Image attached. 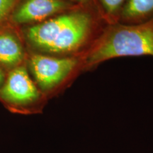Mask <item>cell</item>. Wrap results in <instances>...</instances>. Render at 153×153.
Returning <instances> with one entry per match:
<instances>
[{"instance_id":"52a82bcc","label":"cell","mask_w":153,"mask_h":153,"mask_svg":"<svg viewBox=\"0 0 153 153\" xmlns=\"http://www.w3.org/2000/svg\"><path fill=\"white\" fill-rule=\"evenodd\" d=\"M153 19V0H126L118 23L139 24Z\"/></svg>"},{"instance_id":"277c9868","label":"cell","mask_w":153,"mask_h":153,"mask_svg":"<svg viewBox=\"0 0 153 153\" xmlns=\"http://www.w3.org/2000/svg\"><path fill=\"white\" fill-rule=\"evenodd\" d=\"M0 101L11 112L30 115L41 114L48 99L30 76L26 62L9 71L0 88Z\"/></svg>"},{"instance_id":"5b68a950","label":"cell","mask_w":153,"mask_h":153,"mask_svg":"<svg viewBox=\"0 0 153 153\" xmlns=\"http://www.w3.org/2000/svg\"><path fill=\"white\" fill-rule=\"evenodd\" d=\"M65 0H20L9 20L16 26H31L78 7Z\"/></svg>"},{"instance_id":"8992f818","label":"cell","mask_w":153,"mask_h":153,"mask_svg":"<svg viewBox=\"0 0 153 153\" xmlns=\"http://www.w3.org/2000/svg\"><path fill=\"white\" fill-rule=\"evenodd\" d=\"M24 44L16 32L0 30V67L9 71L26 62Z\"/></svg>"},{"instance_id":"8fae6325","label":"cell","mask_w":153,"mask_h":153,"mask_svg":"<svg viewBox=\"0 0 153 153\" xmlns=\"http://www.w3.org/2000/svg\"><path fill=\"white\" fill-rule=\"evenodd\" d=\"M5 80V74L3 71V69L0 67V88L3 85Z\"/></svg>"},{"instance_id":"30bf717a","label":"cell","mask_w":153,"mask_h":153,"mask_svg":"<svg viewBox=\"0 0 153 153\" xmlns=\"http://www.w3.org/2000/svg\"><path fill=\"white\" fill-rule=\"evenodd\" d=\"M65 1H70L78 5H93L92 0H65Z\"/></svg>"},{"instance_id":"3957f363","label":"cell","mask_w":153,"mask_h":153,"mask_svg":"<svg viewBox=\"0 0 153 153\" xmlns=\"http://www.w3.org/2000/svg\"><path fill=\"white\" fill-rule=\"evenodd\" d=\"M26 65L48 100L65 90L83 73L81 56L57 57L29 52Z\"/></svg>"},{"instance_id":"ba28073f","label":"cell","mask_w":153,"mask_h":153,"mask_svg":"<svg viewBox=\"0 0 153 153\" xmlns=\"http://www.w3.org/2000/svg\"><path fill=\"white\" fill-rule=\"evenodd\" d=\"M126 0H92L96 11L106 25L118 23L122 7Z\"/></svg>"},{"instance_id":"7a4b0ae2","label":"cell","mask_w":153,"mask_h":153,"mask_svg":"<svg viewBox=\"0 0 153 153\" xmlns=\"http://www.w3.org/2000/svg\"><path fill=\"white\" fill-rule=\"evenodd\" d=\"M153 57V19L139 24L106 25L87 52L81 56L82 72L123 57Z\"/></svg>"},{"instance_id":"9c48e42d","label":"cell","mask_w":153,"mask_h":153,"mask_svg":"<svg viewBox=\"0 0 153 153\" xmlns=\"http://www.w3.org/2000/svg\"><path fill=\"white\" fill-rule=\"evenodd\" d=\"M20 0H0V25L10 17Z\"/></svg>"},{"instance_id":"6da1fadb","label":"cell","mask_w":153,"mask_h":153,"mask_svg":"<svg viewBox=\"0 0 153 153\" xmlns=\"http://www.w3.org/2000/svg\"><path fill=\"white\" fill-rule=\"evenodd\" d=\"M93 5H79L39 24L25 26L29 52L57 57L82 56L106 26Z\"/></svg>"}]
</instances>
